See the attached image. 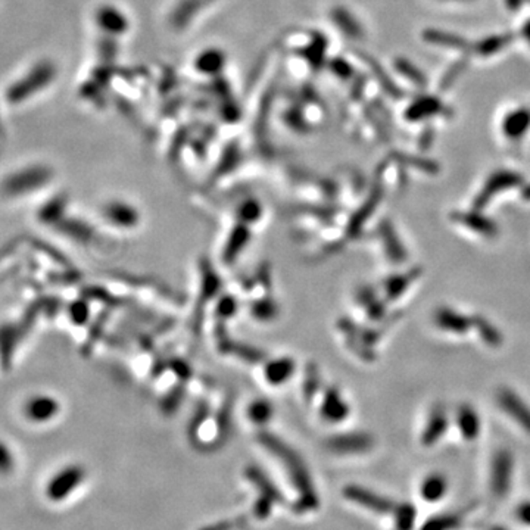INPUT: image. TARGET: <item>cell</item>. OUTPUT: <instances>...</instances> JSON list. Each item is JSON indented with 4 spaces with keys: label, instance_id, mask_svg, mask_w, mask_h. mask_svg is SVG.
Returning <instances> with one entry per match:
<instances>
[{
    "label": "cell",
    "instance_id": "6da1fadb",
    "mask_svg": "<svg viewBox=\"0 0 530 530\" xmlns=\"http://www.w3.org/2000/svg\"><path fill=\"white\" fill-rule=\"evenodd\" d=\"M52 178V173L46 167H28L11 174L2 183L4 195L9 197L25 196L39 190Z\"/></svg>",
    "mask_w": 530,
    "mask_h": 530
},
{
    "label": "cell",
    "instance_id": "44dd1931",
    "mask_svg": "<svg viewBox=\"0 0 530 530\" xmlns=\"http://www.w3.org/2000/svg\"><path fill=\"white\" fill-rule=\"evenodd\" d=\"M472 324L477 330V333L480 335V338H482L489 346H493V347L501 346L503 335L500 333V330L496 328L495 326H492L485 317L474 316L472 319Z\"/></svg>",
    "mask_w": 530,
    "mask_h": 530
},
{
    "label": "cell",
    "instance_id": "603a6c76",
    "mask_svg": "<svg viewBox=\"0 0 530 530\" xmlns=\"http://www.w3.org/2000/svg\"><path fill=\"white\" fill-rule=\"evenodd\" d=\"M461 523V517L457 514H443L430 519L421 530H452Z\"/></svg>",
    "mask_w": 530,
    "mask_h": 530
},
{
    "label": "cell",
    "instance_id": "2e32d148",
    "mask_svg": "<svg viewBox=\"0 0 530 530\" xmlns=\"http://www.w3.org/2000/svg\"><path fill=\"white\" fill-rule=\"evenodd\" d=\"M105 217L113 223L115 226L120 227H135L139 221V214L135 208H131L125 204H109L105 208Z\"/></svg>",
    "mask_w": 530,
    "mask_h": 530
},
{
    "label": "cell",
    "instance_id": "8fae6325",
    "mask_svg": "<svg viewBox=\"0 0 530 530\" xmlns=\"http://www.w3.org/2000/svg\"><path fill=\"white\" fill-rule=\"evenodd\" d=\"M51 68H40L37 70V73H31L27 78H23L18 85H15L13 87H11L9 90V99L13 102H18V101H23V99L28 97L31 92L39 90L40 87H43L46 85V78H49V74H51Z\"/></svg>",
    "mask_w": 530,
    "mask_h": 530
},
{
    "label": "cell",
    "instance_id": "9c48e42d",
    "mask_svg": "<svg viewBox=\"0 0 530 530\" xmlns=\"http://www.w3.org/2000/svg\"><path fill=\"white\" fill-rule=\"evenodd\" d=\"M435 323L445 331L451 333L464 335L473 326L472 319L462 316V314L451 309V308H439L435 312Z\"/></svg>",
    "mask_w": 530,
    "mask_h": 530
},
{
    "label": "cell",
    "instance_id": "7c38bea8",
    "mask_svg": "<svg viewBox=\"0 0 530 530\" xmlns=\"http://www.w3.org/2000/svg\"><path fill=\"white\" fill-rule=\"evenodd\" d=\"M448 429V416L442 407H436L430 414L426 429L423 430L421 442L426 446L436 443Z\"/></svg>",
    "mask_w": 530,
    "mask_h": 530
},
{
    "label": "cell",
    "instance_id": "484cf974",
    "mask_svg": "<svg viewBox=\"0 0 530 530\" xmlns=\"http://www.w3.org/2000/svg\"><path fill=\"white\" fill-rule=\"evenodd\" d=\"M416 520V510L412 505L404 504L396 510V530H412Z\"/></svg>",
    "mask_w": 530,
    "mask_h": 530
},
{
    "label": "cell",
    "instance_id": "ffe728a7",
    "mask_svg": "<svg viewBox=\"0 0 530 530\" xmlns=\"http://www.w3.org/2000/svg\"><path fill=\"white\" fill-rule=\"evenodd\" d=\"M446 488H448V485H446V480L442 474H430L423 480L420 493L423 500L435 503L442 498Z\"/></svg>",
    "mask_w": 530,
    "mask_h": 530
},
{
    "label": "cell",
    "instance_id": "8992f818",
    "mask_svg": "<svg viewBox=\"0 0 530 530\" xmlns=\"http://www.w3.org/2000/svg\"><path fill=\"white\" fill-rule=\"evenodd\" d=\"M496 400L508 416L530 433V408L523 402L522 398L512 390L503 388L496 395Z\"/></svg>",
    "mask_w": 530,
    "mask_h": 530
},
{
    "label": "cell",
    "instance_id": "5bb4252c",
    "mask_svg": "<svg viewBox=\"0 0 530 530\" xmlns=\"http://www.w3.org/2000/svg\"><path fill=\"white\" fill-rule=\"evenodd\" d=\"M457 426L467 440H474L480 433V419L470 405H461L457 411Z\"/></svg>",
    "mask_w": 530,
    "mask_h": 530
},
{
    "label": "cell",
    "instance_id": "5b68a950",
    "mask_svg": "<svg viewBox=\"0 0 530 530\" xmlns=\"http://www.w3.org/2000/svg\"><path fill=\"white\" fill-rule=\"evenodd\" d=\"M520 183H522L520 175H517V174H514V173L501 171V173L493 174V175L488 180V183L485 185V187L482 189V192H480V193L477 195L476 201H474V207H476V209H482V208H485L495 195H498L500 192H503V190H505V189L519 186Z\"/></svg>",
    "mask_w": 530,
    "mask_h": 530
},
{
    "label": "cell",
    "instance_id": "7a4b0ae2",
    "mask_svg": "<svg viewBox=\"0 0 530 530\" xmlns=\"http://www.w3.org/2000/svg\"><path fill=\"white\" fill-rule=\"evenodd\" d=\"M85 479V470L78 466H68L59 470L46 486V496L52 501H63L73 493Z\"/></svg>",
    "mask_w": 530,
    "mask_h": 530
},
{
    "label": "cell",
    "instance_id": "ac0fdd59",
    "mask_svg": "<svg viewBox=\"0 0 530 530\" xmlns=\"http://www.w3.org/2000/svg\"><path fill=\"white\" fill-rule=\"evenodd\" d=\"M16 333L18 331L13 326H4L0 328V361H2L4 367H9L16 345H18Z\"/></svg>",
    "mask_w": 530,
    "mask_h": 530
},
{
    "label": "cell",
    "instance_id": "ba28073f",
    "mask_svg": "<svg viewBox=\"0 0 530 530\" xmlns=\"http://www.w3.org/2000/svg\"><path fill=\"white\" fill-rule=\"evenodd\" d=\"M378 231H380V236H382L385 251L389 259L395 264H404L408 259V254H407L404 243L401 242L400 236L396 235V231L392 227V224L388 221H383L382 224H380Z\"/></svg>",
    "mask_w": 530,
    "mask_h": 530
},
{
    "label": "cell",
    "instance_id": "4dcf8cb0",
    "mask_svg": "<svg viewBox=\"0 0 530 530\" xmlns=\"http://www.w3.org/2000/svg\"><path fill=\"white\" fill-rule=\"evenodd\" d=\"M517 517L523 523L530 524V503H524L520 505V508L517 510Z\"/></svg>",
    "mask_w": 530,
    "mask_h": 530
},
{
    "label": "cell",
    "instance_id": "f1b7e54d",
    "mask_svg": "<svg viewBox=\"0 0 530 530\" xmlns=\"http://www.w3.org/2000/svg\"><path fill=\"white\" fill-rule=\"evenodd\" d=\"M71 317L80 323L86 321V317H87V308L86 305L82 304H75L73 308H71Z\"/></svg>",
    "mask_w": 530,
    "mask_h": 530
},
{
    "label": "cell",
    "instance_id": "277c9868",
    "mask_svg": "<svg viewBox=\"0 0 530 530\" xmlns=\"http://www.w3.org/2000/svg\"><path fill=\"white\" fill-rule=\"evenodd\" d=\"M512 476V455L510 451H498L492 461L491 488L495 496L503 498L510 489Z\"/></svg>",
    "mask_w": 530,
    "mask_h": 530
},
{
    "label": "cell",
    "instance_id": "7402d4cb",
    "mask_svg": "<svg viewBox=\"0 0 530 530\" xmlns=\"http://www.w3.org/2000/svg\"><path fill=\"white\" fill-rule=\"evenodd\" d=\"M378 201H380V192H376V193L370 197V201L358 211V214L355 215V217H354V218L351 220V223H350V233H351V235H355L357 231L361 228L362 223L366 221V220L370 217L371 212H373V209H374V207L378 204Z\"/></svg>",
    "mask_w": 530,
    "mask_h": 530
},
{
    "label": "cell",
    "instance_id": "4316f807",
    "mask_svg": "<svg viewBox=\"0 0 530 530\" xmlns=\"http://www.w3.org/2000/svg\"><path fill=\"white\" fill-rule=\"evenodd\" d=\"M271 414H273L271 405L269 402H265L264 400H259L249 407V417L257 423L267 421L271 417Z\"/></svg>",
    "mask_w": 530,
    "mask_h": 530
},
{
    "label": "cell",
    "instance_id": "3957f363",
    "mask_svg": "<svg viewBox=\"0 0 530 530\" xmlns=\"http://www.w3.org/2000/svg\"><path fill=\"white\" fill-rule=\"evenodd\" d=\"M61 411V404L58 402L56 398L46 395V393H37L30 396L24 404L23 412L28 421L31 423H47L54 420Z\"/></svg>",
    "mask_w": 530,
    "mask_h": 530
},
{
    "label": "cell",
    "instance_id": "cb8c5ba5",
    "mask_svg": "<svg viewBox=\"0 0 530 530\" xmlns=\"http://www.w3.org/2000/svg\"><path fill=\"white\" fill-rule=\"evenodd\" d=\"M16 467V457L11 446L0 439V476H9Z\"/></svg>",
    "mask_w": 530,
    "mask_h": 530
},
{
    "label": "cell",
    "instance_id": "83f0119b",
    "mask_svg": "<svg viewBox=\"0 0 530 530\" xmlns=\"http://www.w3.org/2000/svg\"><path fill=\"white\" fill-rule=\"evenodd\" d=\"M63 233L68 235L70 238H74L77 240H87L90 236V230L82 226L81 223H71V224H63L62 226Z\"/></svg>",
    "mask_w": 530,
    "mask_h": 530
},
{
    "label": "cell",
    "instance_id": "e0dca14e",
    "mask_svg": "<svg viewBox=\"0 0 530 530\" xmlns=\"http://www.w3.org/2000/svg\"><path fill=\"white\" fill-rule=\"evenodd\" d=\"M346 493L351 500L357 501L358 504L366 505L367 508L374 510L377 512H386V511H389V508L392 505L390 501H388L386 498H382V496H378V495H376L370 491L357 488V486L346 489Z\"/></svg>",
    "mask_w": 530,
    "mask_h": 530
},
{
    "label": "cell",
    "instance_id": "9a60e30c",
    "mask_svg": "<svg viewBox=\"0 0 530 530\" xmlns=\"http://www.w3.org/2000/svg\"><path fill=\"white\" fill-rule=\"evenodd\" d=\"M420 274H421V270L417 267V269H411L402 274H396L388 278L385 283V292H386L388 300L390 301L398 300V297H400L409 288L412 281H416L420 277Z\"/></svg>",
    "mask_w": 530,
    "mask_h": 530
},
{
    "label": "cell",
    "instance_id": "f546056e",
    "mask_svg": "<svg viewBox=\"0 0 530 530\" xmlns=\"http://www.w3.org/2000/svg\"><path fill=\"white\" fill-rule=\"evenodd\" d=\"M242 215H243V218L246 221H249L252 218H257L258 217V208H257V205L255 204H246L245 208H243Z\"/></svg>",
    "mask_w": 530,
    "mask_h": 530
},
{
    "label": "cell",
    "instance_id": "52a82bcc",
    "mask_svg": "<svg viewBox=\"0 0 530 530\" xmlns=\"http://www.w3.org/2000/svg\"><path fill=\"white\" fill-rule=\"evenodd\" d=\"M451 220L476 231L479 235H483L485 238H496L500 231L498 226L477 211H455L451 214Z\"/></svg>",
    "mask_w": 530,
    "mask_h": 530
},
{
    "label": "cell",
    "instance_id": "d6986e66",
    "mask_svg": "<svg viewBox=\"0 0 530 530\" xmlns=\"http://www.w3.org/2000/svg\"><path fill=\"white\" fill-rule=\"evenodd\" d=\"M295 370L293 361L289 358H280L273 362H270L267 369H265V377L273 385H281L292 376Z\"/></svg>",
    "mask_w": 530,
    "mask_h": 530
},
{
    "label": "cell",
    "instance_id": "4fadbf2b",
    "mask_svg": "<svg viewBox=\"0 0 530 530\" xmlns=\"http://www.w3.org/2000/svg\"><path fill=\"white\" fill-rule=\"evenodd\" d=\"M321 414L326 420L333 423L345 420L347 417V414H350V407L346 405L343 398L335 388L327 390L321 407Z\"/></svg>",
    "mask_w": 530,
    "mask_h": 530
},
{
    "label": "cell",
    "instance_id": "30bf717a",
    "mask_svg": "<svg viewBox=\"0 0 530 530\" xmlns=\"http://www.w3.org/2000/svg\"><path fill=\"white\" fill-rule=\"evenodd\" d=\"M331 450L343 454H358L366 452L373 446V439L366 433H350L340 435L330 440Z\"/></svg>",
    "mask_w": 530,
    "mask_h": 530
},
{
    "label": "cell",
    "instance_id": "d4e9b609",
    "mask_svg": "<svg viewBox=\"0 0 530 530\" xmlns=\"http://www.w3.org/2000/svg\"><path fill=\"white\" fill-rule=\"evenodd\" d=\"M63 212V202L61 199H54L49 204H46L40 212H39V218L46 223V224H54L61 218V215Z\"/></svg>",
    "mask_w": 530,
    "mask_h": 530
}]
</instances>
